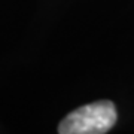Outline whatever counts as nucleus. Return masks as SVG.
<instances>
[{
	"instance_id": "1",
	"label": "nucleus",
	"mask_w": 134,
	"mask_h": 134,
	"mask_svg": "<svg viewBox=\"0 0 134 134\" xmlns=\"http://www.w3.org/2000/svg\"><path fill=\"white\" fill-rule=\"evenodd\" d=\"M118 119L115 104L109 100L90 103L70 112L58 125L60 134H104Z\"/></svg>"
}]
</instances>
